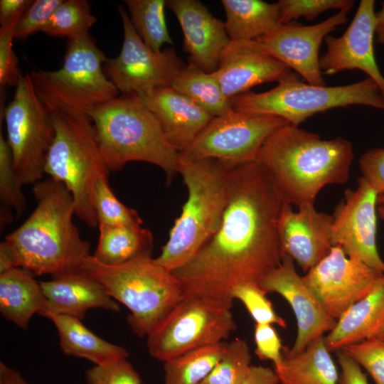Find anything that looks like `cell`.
Returning a JSON list of instances; mask_svg holds the SVG:
<instances>
[{
    "label": "cell",
    "instance_id": "1",
    "mask_svg": "<svg viewBox=\"0 0 384 384\" xmlns=\"http://www.w3.org/2000/svg\"><path fill=\"white\" fill-rule=\"evenodd\" d=\"M228 167L230 198L218 230L172 272L183 295L232 307L234 287L259 284L281 264L277 223L283 203L256 161Z\"/></svg>",
    "mask_w": 384,
    "mask_h": 384
},
{
    "label": "cell",
    "instance_id": "2",
    "mask_svg": "<svg viewBox=\"0 0 384 384\" xmlns=\"http://www.w3.org/2000/svg\"><path fill=\"white\" fill-rule=\"evenodd\" d=\"M353 156L347 139H322L288 124L268 137L255 161L282 203L299 207L314 204L324 186L347 182Z\"/></svg>",
    "mask_w": 384,
    "mask_h": 384
},
{
    "label": "cell",
    "instance_id": "3",
    "mask_svg": "<svg viewBox=\"0 0 384 384\" xmlns=\"http://www.w3.org/2000/svg\"><path fill=\"white\" fill-rule=\"evenodd\" d=\"M32 191L35 209L2 242L14 267L33 276L52 277L81 269L91 255L90 245L73 222L75 208L71 193L50 178L36 183Z\"/></svg>",
    "mask_w": 384,
    "mask_h": 384
},
{
    "label": "cell",
    "instance_id": "4",
    "mask_svg": "<svg viewBox=\"0 0 384 384\" xmlns=\"http://www.w3.org/2000/svg\"><path fill=\"white\" fill-rule=\"evenodd\" d=\"M228 169L216 159H191L179 154L178 173L188 198L155 258L166 270L174 272L186 264L218 230L230 198Z\"/></svg>",
    "mask_w": 384,
    "mask_h": 384
},
{
    "label": "cell",
    "instance_id": "5",
    "mask_svg": "<svg viewBox=\"0 0 384 384\" xmlns=\"http://www.w3.org/2000/svg\"><path fill=\"white\" fill-rule=\"evenodd\" d=\"M89 116L109 171L121 170L131 161H142L160 168L167 184L171 183L178 173L179 152L137 94L113 98L95 107Z\"/></svg>",
    "mask_w": 384,
    "mask_h": 384
},
{
    "label": "cell",
    "instance_id": "6",
    "mask_svg": "<svg viewBox=\"0 0 384 384\" xmlns=\"http://www.w3.org/2000/svg\"><path fill=\"white\" fill-rule=\"evenodd\" d=\"M54 137L44 171L71 193L75 214L89 228L98 226L94 207L97 179L108 176L96 131L86 114L53 112Z\"/></svg>",
    "mask_w": 384,
    "mask_h": 384
},
{
    "label": "cell",
    "instance_id": "7",
    "mask_svg": "<svg viewBox=\"0 0 384 384\" xmlns=\"http://www.w3.org/2000/svg\"><path fill=\"white\" fill-rule=\"evenodd\" d=\"M82 268L129 310L128 324L139 337L147 336L183 297L174 273L151 257L109 266L90 255Z\"/></svg>",
    "mask_w": 384,
    "mask_h": 384
},
{
    "label": "cell",
    "instance_id": "8",
    "mask_svg": "<svg viewBox=\"0 0 384 384\" xmlns=\"http://www.w3.org/2000/svg\"><path fill=\"white\" fill-rule=\"evenodd\" d=\"M90 34L68 39L62 67L29 73L49 113L89 114L120 93L104 71L107 60Z\"/></svg>",
    "mask_w": 384,
    "mask_h": 384
},
{
    "label": "cell",
    "instance_id": "9",
    "mask_svg": "<svg viewBox=\"0 0 384 384\" xmlns=\"http://www.w3.org/2000/svg\"><path fill=\"white\" fill-rule=\"evenodd\" d=\"M230 104L238 112L277 116L298 127L311 115L336 107L364 105L384 110V97L370 78L347 85L327 87L304 83L292 74L266 92H247L234 97Z\"/></svg>",
    "mask_w": 384,
    "mask_h": 384
},
{
    "label": "cell",
    "instance_id": "10",
    "mask_svg": "<svg viewBox=\"0 0 384 384\" xmlns=\"http://www.w3.org/2000/svg\"><path fill=\"white\" fill-rule=\"evenodd\" d=\"M230 306L183 295L171 311L149 333V354L165 362L197 348L223 342L237 329Z\"/></svg>",
    "mask_w": 384,
    "mask_h": 384
},
{
    "label": "cell",
    "instance_id": "11",
    "mask_svg": "<svg viewBox=\"0 0 384 384\" xmlns=\"http://www.w3.org/2000/svg\"><path fill=\"white\" fill-rule=\"evenodd\" d=\"M11 101L1 112L21 186L40 181L54 137L50 114L37 96L29 73L22 75Z\"/></svg>",
    "mask_w": 384,
    "mask_h": 384
},
{
    "label": "cell",
    "instance_id": "12",
    "mask_svg": "<svg viewBox=\"0 0 384 384\" xmlns=\"http://www.w3.org/2000/svg\"><path fill=\"white\" fill-rule=\"evenodd\" d=\"M288 124L277 116L232 109L213 117L192 144L179 154L191 159H216L228 166L255 161L268 137Z\"/></svg>",
    "mask_w": 384,
    "mask_h": 384
},
{
    "label": "cell",
    "instance_id": "13",
    "mask_svg": "<svg viewBox=\"0 0 384 384\" xmlns=\"http://www.w3.org/2000/svg\"><path fill=\"white\" fill-rule=\"evenodd\" d=\"M124 40L119 54L107 59L104 71L122 95L161 87H171L176 73L184 65L173 48L159 52L149 49L133 28L129 16L119 5Z\"/></svg>",
    "mask_w": 384,
    "mask_h": 384
},
{
    "label": "cell",
    "instance_id": "14",
    "mask_svg": "<svg viewBox=\"0 0 384 384\" xmlns=\"http://www.w3.org/2000/svg\"><path fill=\"white\" fill-rule=\"evenodd\" d=\"M382 274L334 245L302 277L325 311L338 320L370 291Z\"/></svg>",
    "mask_w": 384,
    "mask_h": 384
},
{
    "label": "cell",
    "instance_id": "15",
    "mask_svg": "<svg viewBox=\"0 0 384 384\" xmlns=\"http://www.w3.org/2000/svg\"><path fill=\"white\" fill-rule=\"evenodd\" d=\"M357 183L355 190L345 191L334 209L331 244L340 245L347 256L384 274V261L376 242L378 195L363 176Z\"/></svg>",
    "mask_w": 384,
    "mask_h": 384
},
{
    "label": "cell",
    "instance_id": "16",
    "mask_svg": "<svg viewBox=\"0 0 384 384\" xmlns=\"http://www.w3.org/2000/svg\"><path fill=\"white\" fill-rule=\"evenodd\" d=\"M347 14L338 11L311 26L295 22L280 24L255 41L272 56L297 71L307 83L325 86L319 65V48L329 33L347 22Z\"/></svg>",
    "mask_w": 384,
    "mask_h": 384
},
{
    "label": "cell",
    "instance_id": "17",
    "mask_svg": "<svg viewBox=\"0 0 384 384\" xmlns=\"http://www.w3.org/2000/svg\"><path fill=\"white\" fill-rule=\"evenodd\" d=\"M259 285L267 293L276 292L290 304L297 323V335L292 347L283 354L294 356L315 339L332 331L337 320L331 317L296 271L294 261L284 255L281 264L267 274Z\"/></svg>",
    "mask_w": 384,
    "mask_h": 384
},
{
    "label": "cell",
    "instance_id": "18",
    "mask_svg": "<svg viewBox=\"0 0 384 384\" xmlns=\"http://www.w3.org/2000/svg\"><path fill=\"white\" fill-rule=\"evenodd\" d=\"M375 14V1L361 0L344 33L339 37L325 38L327 49L319 58V65L324 75L360 70L377 84L384 97V76L376 63L373 49Z\"/></svg>",
    "mask_w": 384,
    "mask_h": 384
},
{
    "label": "cell",
    "instance_id": "19",
    "mask_svg": "<svg viewBox=\"0 0 384 384\" xmlns=\"http://www.w3.org/2000/svg\"><path fill=\"white\" fill-rule=\"evenodd\" d=\"M332 223V215L317 211L314 204L294 211L283 203L277 223L283 256L291 257L307 272L329 253Z\"/></svg>",
    "mask_w": 384,
    "mask_h": 384
},
{
    "label": "cell",
    "instance_id": "20",
    "mask_svg": "<svg viewBox=\"0 0 384 384\" xmlns=\"http://www.w3.org/2000/svg\"><path fill=\"white\" fill-rule=\"evenodd\" d=\"M214 74L230 100L257 85L279 81L293 73L257 41H230Z\"/></svg>",
    "mask_w": 384,
    "mask_h": 384
},
{
    "label": "cell",
    "instance_id": "21",
    "mask_svg": "<svg viewBox=\"0 0 384 384\" xmlns=\"http://www.w3.org/2000/svg\"><path fill=\"white\" fill-rule=\"evenodd\" d=\"M166 6L181 26L189 63L206 72H215L230 42L225 23L199 1L169 0Z\"/></svg>",
    "mask_w": 384,
    "mask_h": 384
},
{
    "label": "cell",
    "instance_id": "22",
    "mask_svg": "<svg viewBox=\"0 0 384 384\" xmlns=\"http://www.w3.org/2000/svg\"><path fill=\"white\" fill-rule=\"evenodd\" d=\"M137 95L156 116L166 139L179 153L192 144L214 117L171 87H155Z\"/></svg>",
    "mask_w": 384,
    "mask_h": 384
},
{
    "label": "cell",
    "instance_id": "23",
    "mask_svg": "<svg viewBox=\"0 0 384 384\" xmlns=\"http://www.w3.org/2000/svg\"><path fill=\"white\" fill-rule=\"evenodd\" d=\"M48 314L66 315L82 320L91 309L119 311V306L105 287L82 268L41 282Z\"/></svg>",
    "mask_w": 384,
    "mask_h": 384
},
{
    "label": "cell",
    "instance_id": "24",
    "mask_svg": "<svg viewBox=\"0 0 384 384\" xmlns=\"http://www.w3.org/2000/svg\"><path fill=\"white\" fill-rule=\"evenodd\" d=\"M384 324V274L370 291L351 306L325 336L330 351L375 336Z\"/></svg>",
    "mask_w": 384,
    "mask_h": 384
},
{
    "label": "cell",
    "instance_id": "25",
    "mask_svg": "<svg viewBox=\"0 0 384 384\" xmlns=\"http://www.w3.org/2000/svg\"><path fill=\"white\" fill-rule=\"evenodd\" d=\"M46 306L41 282L31 272L16 267L0 274V312L6 319L26 329L31 317Z\"/></svg>",
    "mask_w": 384,
    "mask_h": 384
},
{
    "label": "cell",
    "instance_id": "26",
    "mask_svg": "<svg viewBox=\"0 0 384 384\" xmlns=\"http://www.w3.org/2000/svg\"><path fill=\"white\" fill-rule=\"evenodd\" d=\"M44 316L56 327L60 346L66 355L89 360L95 365L129 356L124 347L99 337L85 326L79 319L51 314Z\"/></svg>",
    "mask_w": 384,
    "mask_h": 384
},
{
    "label": "cell",
    "instance_id": "27",
    "mask_svg": "<svg viewBox=\"0 0 384 384\" xmlns=\"http://www.w3.org/2000/svg\"><path fill=\"white\" fill-rule=\"evenodd\" d=\"M225 27L230 41H254L281 24L277 2L222 0Z\"/></svg>",
    "mask_w": 384,
    "mask_h": 384
},
{
    "label": "cell",
    "instance_id": "28",
    "mask_svg": "<svg viewBox=\"0 0 384 384\" xmlns=\"http://www.w3.org/2000/svg\"><path fill=\"white\" fill-rule=\"evenodd\" d=\"M274 370L281 384H337L339 380L324 336L310 343L302 353L284 357L281 366Z\"/></svg>",
    "mask_w": 384,
    "mask_h": 384
},
{
    "label": "cell",
    "instance_id": "29",
    "mask_svg": "<svg viewBox=\"0 0 384 384\" xmlns=\"http://www.w3.org/2000/svg\"><path fill=\"white\" fill-rule=\"evenodd\" d=\"M100 235L92 257L109 266L151 257L153 236L142 227L98 225Z\"/></svg>",
    "mask_w": 384,
    "mask_h": 384
},
{
    "label": "cell",
    "instance_id": "30",
    "mask_svg": "<svg viewBox=\"0 0 384 384\" xmlns=\"http://www.w3.org/2000/svg\"><path fill=\"white\" fill-rule=\"evenodd\" d=\"M171 87L193 101L213 117L230 110V100L224 95L213 73H208L189 63L174 75Z\"/></svg>",
    "mask_w": 384,
    "mask_h": 384
},
{
    "label": "cell",
    "instance_id": "31",
    "mask_svg": "<svg viewBox=\"0 0 384 384\" xmlns=\"http://www.w3.org/2000/svg\"><path fill=\"white\" fill-rule=\"evenodd\" d=\"M225 342L206 346L164 362V384H199L221 358Z\"/></svg>",
    "mask_w": 384,
    "mask_h": 384
},
{
    "label": "cell",
    "instance_id": "32",
    "mask_svg": "<svg viewBox=\"0 0 384 384\" xmlns=\"http://www.w3.org/2000/svg\"><path fill=\"white\" fill-rule=\"evenodd\" d=\"M130 22L144 43L159 52L165 43L172 44L165 19V0H125Z\"/></svg>",
    "mask_w": 384,
    "mask_h": 384
},
{
    "label": "cell",
    "instance_id": "33",
    "mask_svg": "<svg viewBox=\"0 0 384 384\" xmlns=\"http://www.w3.org/2000/svg\"><path fill=\"white\" fill-rule=\"evenodd\" d=\"M97 18L86 0H64L52 14L43 33L55 37L75 38L89 34Z\"/></svg>",
    "mask_w": 384,
    "mask_h": 384
},
{
    "label": "cell",
    "instance_id": "34",
    "mask_svg": "<svg viewBox=\"0 0 384 384\" xmlns=\"http://www.w3.org/2000/svg\"><path fill=\"white\" fill-rule=\"evenodd\" d=\"M251 354L245 340L226 343L225 351L211 372L199 384H240L251 364Z\"/></svg>",
    "mask_w": 384,
    "mask_h": 384
},
{
    "label": "cell",
    "instance_id": "35",
    "mask_svg": "<svg viewBox=\"0 0 384 384\" xmlns=\"http://www.w3.org/2000/svg\"><path fill=\"white\" fill-rule=\"evenodd\" d=\"M94 207L98 225L142 227L138 213L118 200L109 186L107 176L96 181Z\"/></svg>",
    "mask_w": 384,
    "mask_h": 384
},
{
    "label": "cell",
    "instance_id": "36",
    "mask_svg": "<svg viewBox=\"0 0 384 384\" xmlns=\"http://www.w3.org/2000/svg\"><path fill=\"white\" fill-rule=\"evenodd\" d=\"M267 294L258 284L253 282L239 284L231 292L233 299L240 300L245 305L256 324H277L286 328L285 320L275 312Z\"/></svg>",
    "mask_w": 384,
    "mask_h": 384
},
{
    "label": "cell",
    "instance_id": "37",
    "mask_svg": "<svg viewBox=\"0 0 384 384\" xmlns=\"http://www.w3.org/2000/svg\"><path fill=\"white\" fill-rule=\"evenodd\" d=\"M14 171L11 149L0 129V199L3 205L21 215L26 198Z\"/></svg>",
    "mask_w": 384,
    "mask_h": 384
},
{
    "label": "cell",
    "instance_id": "38",
    "mask_svg": "<svg viewBox=\"0 0 384 384\" xmlns=\"http://www.w3.org/2000/svg\"><path fill=\"white\" fill-rule=\"evenodd\" d=\"M354 2L351 0H279L277 4L280 23L286 24L299 17L311 20L324 11L331 9L348 13L353 6Z\"/></svg>",
    "mask_w": 384,
    "mask_h": 384
},
{
    "label": "cell",
    "instance_id": "39",
    "mask_svg": "<svg viewBox=\"0 0 384 384\" xmlns=\"http://www.w3.org/2000/svg\"><path fill=\"white\" fill-rule=\"evenodd\" d=\"M341 350L365 368L375 384H384V341L372 337Z\"/></svg>",
    "mask_w": 384,
    "mask_h": 384
},
{
    "label": "cell",
    "instance_id": "40",
    "mask_svg": "<svg viewBox=\"0 0 384 384\" xmlns=\"http://www.w3.org/2000/svg\"><path fill=\"white\" fill-rule=\"evenodd\" d=\"M127 358H118L87 370L88 384H142L139 375Z\"/></svg>",
    "mask_w": 384,
    "mask_h": 384
},
{
    "label": "cell",
    "instance_id": "41",
    "mask_svg": "<svg viewBox=\"0 0 384 384\" xmlns=\"http://www.w3.org/2000/svg\"><path fill=\"white\" fill-rule=\"evenodd\" d=\"M63 0H36L28 7L14 30V38L26 39L29 36L43 31L55 9Z\"/></svg>",
    "mask_w": 384,
    "mask_h": 384
},
{
    "label": "cell",
    "instance_id": "42",
    "mask_svg": "<svg viewBox=\"0 0 384 384\" xmlns=\"http://www.w3.org/2000/svg\"><path fill=\"white\" fill-rule=\"evenodd\" d=\"M16 26L0 27V90L16 86L22 77L18 60L13 49Z\"/></svg>",
    "mask_w": 384,
    "mask_h": 384
},
{
    "label": "cell",
    "instance_id": "43",
    "mask_svg": "<svg viewBox=\"0 0 384 384\" xmlns=\"http://www.w3.org/2000/svg\"><path fill=\"white\" fill-rule=\"evenodd\" d=\"M255 353L262 360H270L275 368L281 366L284 356L283 346L277 332L272 324H256L254 333Z\"/></svg>",
    "mask_w": 384,
    "mask_h": 384
},
{
    "label": "cell",
    "instance_id": "44",
    "mask_svg": "<svg viewBox=\"0 0 384 384\" xmlns=\"http://www.w3.org/2000/svg\"><path fill=\"white\" fill-rule=\"evenodd\" d=\"M363 177L378 196L384 194V149L374 148L366 151L359 159Z\"/></svg>",
    "mask_w": 384,
    "mask_h": 384
},
{
    "label": "cell",
    "instance_id": "45",
    "mask_svg": "<svg viewBox=\"0 0 384 384\" xmlns=\"http://www.w3.org/2000/svg\"><path fill=\"white\" fill-rule=\"evenodd\" d=\"M337 351L338 361L341 370L338 383L368 384L366 375L363 373L360 365L341 350Z\"/></svg>",
    "mask_w": 384,
    "mask_h": 384
},
{
    "label": "cell",
    "instance_id": "46",
    "mask_svg": "<svg viewBox=\"0 0 384 384\" xmlns=\"http://www.w3.org/2000/svg\"><path fill=\"white\" fill-rule=\"evenodd\" d=\"M33 1L31 0H1L0 27L16 26Z\"/></svg>",
    "mask_w": 384,
    "mask_h": 384
},
{
    "label": "cell",
    "instance_id": "47",
    "mask_svg": "<svg viewBox=\"0 0 384 384\" xmlns=\"http://www.w3.org/2000/svg\"><path fill=\"white\" fill-rule=\"evenodd\" d=\"M275 370L261 366H251L240 384H279Z\"/></svg>",
    "mask_w": 384,
    "mask_h": 384
},
{
    "label": "cell",
    "instance_id": "48",
    "mask_svg": "<svg viewBox=\"0 0 384 384\" xmlns=\"http://www.w3.org/2000/svg\"><path fill=\"white\" fill-rule=\"evenodd\" d=\"M0 384H28L21 373L0 362Z\"/></svg>",
    "mask_w": 384,
    "mask_h": 384
},
{
    "label": "cell",
    "instance_id": "49",
    "mask_svg": "<svg viewBox=\"0 0 384 384\" xmlns=\"http://www.w3.org/2000/svg\"><path fill=\"white\" fill-rule=\"evenodd\" d=\"M375 39L379 44L384 45V3L375 14Z\"/></svg>",
    "mask_w": 384,
    "mask_h": 384
},
{
    "label": "cell",
    "instance_id": "50",
    "mask_svg": "<svg viewBox=\"0 0 384 384\" xmlns=\"http://www.w3.org/2000/svg\"><path fill=\"white\" fill-rule=\"evenodd\" d=\"M11 216V213H9L8 209L1 208V228H4L6 223L12 220Z\"/></svg>",
    "mask_w": 384,
    "mask_h": 384
},
{
    "label": "cell",
    "instance_id": "51",
    "mask_svg": "<svg viewBox=\"0 0 384 384\" xmlns=\"http://www.w3.org/2000/svg\"><path fill=\"white\" fill-rule=\"evenodd\" d=\"M378 216L384 221V205H379L377 208Z\"/></svg>",
    "mask_w": 384,
    "mask_h": 384
},
{
    "label": "cell",
    "instance_id": "52",
    "mask_svg": "<svg viewBox=\"0 0 384 384\" xmlns=\"http://www.w3.org/2000/svg\"><path fill=\"white\" fill-rule=\"evenodd\" d=\"M374 337H376L380 340L384 341V324H383V326H381V328L379 329L378 332Z\"/></svg>",
    "mask_w": 384,
    "mask_h": 384
},
{
    "label": "cell",
    "instance_id": "53",
    "mask_svg": "<svg viewBox=\"0 0 384 384\" xmlns=\"http://www.w3.org/2000/svg\"><path fill=\"white\" fill-rule=\"evenodd\" d=\"M377 203L378 205H384V194L378 196Z\"/></svg>",
    "mask_w": 384,
    "mask_h": 384
}]
</instances>
